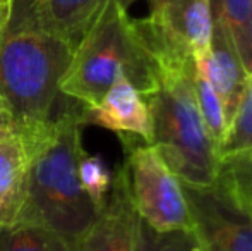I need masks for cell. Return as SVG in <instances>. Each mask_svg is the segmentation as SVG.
Wrapping results in <instances>:
<instances>
[{
  "label": "cell",
  "mask_w": 252,
  "mask_h": 251,
  "mask_svg": "<svg viewBox=\"0 0 252 251\" xmlns=\"http://www.w3.org/2000/svg\"><path fill=\"white\" fill-rule=\"evenodd\" d=\"M103 2V0H101ZM112 2H117V3H120L122 7H126V9H129L130 5H132L134 2H137V0H112Z\"/></svg>",
  "instance_id": "cell-22"
},
{
  "label": "cell",
  "mask_w": 252,
  "mask_h": 251,
  "mask_svg": "<svg viewBox=\"0 0 252 251\" xmlns=\"http://www.w3.org/2000/svg\"><path fill=\"white\" fill-rule=\"evenodd\" d=\"M247 40H249V55H247V72H252V9L249 16V30H247Z\"/></svg>",
  "instance_id": "cell-21"
},
{
  "label": "cell",
  "mask_w": 252,
  "mask_h": 251,
  "mask_svg": "<svg viewBox=\"0 0 252 251\" xmlns=\"http://www.w3.org/2000/svg\"><path fill=\"white\" fill-rule=\"evenodd\" d=\"M136 251H204L192 229L156 232L139 218Z\"/></svg>",
  "instance_id": "cell-17"
},
{
  "label": "cell",
  "mask_w": 252,
  "mask_h": 251,
  "mask_svg": "<svg viewBox=\"0 0 252 251\" xmlns=\"http://www.w3.org/2000/svg\"><path fill=\"white\" fill-rule=\"evenodd\" d=\"M45 19L76 47L101 0H36Z\"/></svg>",
  "instance_id": "cell-12"
},
{
  "label": "cell",
  "mask_w": 252,
  "mask_h": 251,
  "mask_svg": "<svg viewBox=\"0 0 252 251\" xmlns=\"http://www.w3.org/2000/svg\"><path fill=\"white\" fill-rule=\"evenodd\" d=\"M31 151L21 127L0 133V227L17 224L28 188Z\"/></svg>",
  "instance_id": "cell-11"
},
{
  "label": "cell",
  "mask_w": 252,
  "mask_h": 251,
  "mask_svg": "<svg viewBox=\"0 0 252 251\" xmlns=\"http://www.w3.org/2000/svg\"><path fill=\"white\" fill-rule=\"evenodd\" d=\"M0 251H74V245L47 227L17 222L0 227Z\"/></svg>",
  "instance_id": "cell-13"
},
{
  "label": "cell",
  "mask_w": 252,
  "mask_h": 251,
  "mask_svg": "<svg viewBox=\"0 0 252 251\" xmlns=\"http://www.w3.org/2000/svg\"><path fill=\"white\" fill-rule=\"evenodd\" d=\"M79 181L84 193L100 214L106 203L113 181V174L100 155H83L79 162Z\"/></svg>",
  "instance_id": "cell-18"
},
{
  "label": "cell",
  "mask_w": 252,
  "mask_h": 251,
  "mask_svg": "<svg viewBox=\"0 0 252 251\" xmlns=\"http://www.w3.org/2000/svg\"><path fill=\"white\" fill-rule=\"evenodd\" d=\"M72 52L36 0H0V97L17 127L33 129L53 115Z\"/></svg>",
  "instance_id": "cell-1"
},
{
  "label": "cell",
  "mask_w": 252,
  "mask_h": 251,
  "mask_svg": "<svg viewBox=\"0 0 252 251\" xmlns=\"http://www.w3.org/2000/svg\"><path fill=\"white\" fill-rule=\"evenodd\" d=\"M192 83H194V95H196L197 108L201 112V117L204 121V126L208 129L209 136H211L213 143H215L216 150H220L223 140H225L228 119H226L225 108H223V104L220 100L218 93L209 84V81L202 76L201 71L196 67V62H194Z\"/></svg>",
  "instance_id": "cell-15"
},
{
  "label": "cell",
  "mask_w": 252,
  "mask_h": 251,
  "mask_svg": "<svg viewBox=\"0 0 252 251\" xmlns=\"http://www.w3.org/2000/svg\"><path fill=\"white\" fill-rule=\"evenodd\" d=\"M124 167L136 214L156 232L190 229L184 188L153 144L124 140Z\"/></svg>",
  "instance_id": "cell-5"
},
{
  "label": "cell",
  "mask_w": 252,
  "mask_h": 251,
  "mask_svg": "<svg viewBox=\"0 0 252 251\" xmlns=\"http://www.w3.org/2000/svg\"><path fill=\"white\" fill-rule=\"evenodd\" d=\"M139 217L130 200L126 167L113 174L106 203L91 227L74 243V251H136Z\"/></svg>",
  "instance_id": "cell-8"
},
{
  "label": "cell",
  "mask_w": 252,
  "mask_h": 251,
  "mask_svg": "<svg viewBox=\"0 0 252 251\" xmlns=\"http://www.w3.org/2000/svg\"><path fill=\"white\" fill-rule=\"evenodd\" d=\"M136 28L155 59H199L209 48L211 0H148Z\"/></svg>",
  "instance_id": "cell-7"
},
{
  "label": "cell",
  "mask_w": 252,
  "mask_h": 251,
  "mask_svg": "<svg viewBox=\"0 0 252 251\" xmlns=\"http://www.w3.org/2000/svg\"><path fill=\"white\" fill-rule=\"evenodd\" d=\"M10 127H16V121H14V115L10 112L9 105L0 97V133L5 129H10Z\"/></svg>",
  "instance_id": "cell-20"
},
{
  "label": "cell",
  "mask_w": 252,
  "mask_h": 251,
  "mask_svg": "<svg viewBox=\"0 0 252 251\" xmlns=\"http://www.w3.org/2000/svg\"><path fill=\"white\" fill-rule=\"evenodd\" d=\"M190 229L204 251H252V207L220 164L215 182H182Z\"/></svg>",
  "instance_id": "cell-6"
},
{
  "label": "cell",
  "mask_w": 252,
  "mask_h": 251,
  "mask_svg": "<svg viewBox=\"0 0 252 251\" xmlns=\"http://www.w3.org/2000/svg\"><path fill=\"white\" fill-rule=\"evenodd\" d=\"M119 76L148 97L158 84V66L126 7L103 0L74 47L60 95L91 107Z\"/></svg>",
  "instance_id": "cell-3"
},
{
  "label": "cell",
  "mask_w": 252,
  "mask_h": 251,
  "mask_svg": "<svg viewBox=\"0 0 252 251\" xmlns=\"http://www.w3.org/2000/svg\"><path fill=\"white\" fill-rule=\"evenodd\" d=\"M194 62L218 93L230 122L246 91L249 72L244 66L232 35L221 21L213 17L209 48Z\"/></svg>",
  "instance_id": "cell-10"
},
{
  "label": "cell",
  "mask_w": 252,
  "mask_h": 251,
  "mask_svg": "<svg viewBox=\"0 0 252 251\" xmlns=\"http://www.w3.org/2000/svg\"><path fill=\"white\" fill-rule=\"evenodd\" d=\"M251 9L252 0H211L213 17L221 21L230 31L244 66H247V55H249L247 30H249Z\"/></svg>",
  "instance_id": "cell-16"
},
{
  "label": "cell",
  "mask_w": 252,
  "mask_h": 251,
  "mask_svg": "<svg viewBox=\"0 0 252 251\" xmlns=\"http://www.w3.org/2000/svg\"><path fill=\"white\" fill-rule=\"evenodd\" d=\"M252 151V72L247 79L240 104L226 127L225 140L218 150L220 160Z\"/></svg>",
  "instance_id": "cell-14"
},
{
  "label": "cell",
  "mask_w": 252,
  "mask_h": 251,
  "mask_svg": "<svg viewBox=\"0 0 252 251\" xmlns=\"http://www.w3.org/2000/svg\"><path fill=\"white\" fill-rule=\"evenodd\" d=\"M84 126H98L113 131L120 140H136L151 144L153 121L144 95L127 79L119 76L101 100L91 107H83Z\"/></svg>",
  "instance_id": "cell-9"
},
{
  "label": "cell",
  "mask_w": 252,
  "mask_h": 251,
  "mask_svg": "<svg viewBox=\"0 0 252 251\" xmlns=\"http://www.w3.org/2000/svg\"><path fill=\"white\" fill-rule=\"evenodd\" d=\"M221 167L252 207V151L221 160Z\"/></svg>",
  "instance_id": "cell-19"
},
{
  "label": "cell",
  "mask_w": 252,
  "mask_h": 251,
  "mask_svg": "<svg viewBox=\"0 0 252 251\" xmlns=\"http://www.w3.org/2000/svg\"><path fill=\"white\" fill-rule=\"evenodd\" d=\"M158 84L146 102L153 121L151 144L180 182L208 186L220 171L218 150L194 95V59H155Z\"/></svg>",
  "instance_id": "cell-4"
},
{
  "label": "cell",
  "mask_w": 252,
  "mask_h": 251,
  "mask_svg": "<svg viewBox=\"0 0 252 251\" xmlns=\"http://www.w3.org/2000/svg\"><path fill=\"white\" fill-rule=\"evenodd\" d=\"M83 127V105L72 100L45 124L24 129L31 160L17 222L47 227L72 245L98 217L79 181V162L86 153Z\"/></svg>",
  "instance_id": "cell-2"
}]
</instances>
